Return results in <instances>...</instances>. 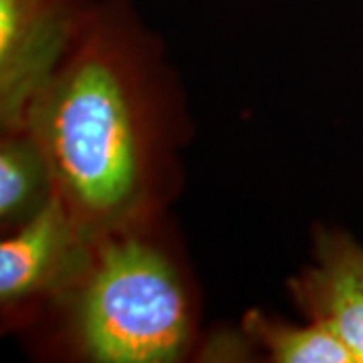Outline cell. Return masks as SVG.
<instances>
[{"label": "cell", "mask_w": 363, "mask_h": 363, "mask_svg": "<svg viewBox=\"0 0 363 363\" xmlns=\"http://www.w3.org/2000/svg\"><path fill=\"white\" fill-rule=\"evenodd\" d=\"M121 45L91 14L21 125L45 152L55 196L95 240L138 226L152 194V119Z\"/></svg>", "instance_id": "obj_1"}, {"label": "cell", "mask_w": 363, "mask_h": 363, "mask_svg": "<svg viewBox=\"0 0 363 363\" xmlns=\"http://www.w3.org/2000/svg\"><path fill=\"white\" fill-rule=\"evenodd\" d=\"M75 350L99 363L178 362L192 343L184 279L138 226L99 236L63 297Z\"/></svg>", "instance_id": "obj_2"}, {"label": "cell", "mask_w": 363, "mask_h": 363, "mask_svg": "<svg viewBox=\"0 0 363 363\" xmlns=\"http://www.w3.org/2000/svg\"><path fill=\"white\" fill-rule=\"evenodd\" d=\"M83 0H0V119L21 128L91 18Z\"/></svg>", "instance_id": "obj_3"}, {"label": "cell", "mask_w": 363, "mask_h": 363, "mask_svg": "<svg viewBox=\"0 0 363 363\" xmlns=\"http://www.w3.org/2000/svg\"><path fill=\"white\" fill-rule=\"evenodd\" d=\"M93 245L95 238L52 196L37 216L14 228L0 245L2 309L13 313L63 297L85 271Z\"/></svg>", "instance_id": "obj_4"}, {"label": "cell", "mask_w": 363, "mask_h": 363, "mask_svg": "<svg viewBox=\"0 0 363 363\" xmlns=\"http://www.w3.org/2000/svg\"><path fill=\"white\" fill-rule=\"evenodd\" d=\"M317 260L289 289L309 321L335 331L363 363V247L343 233H319Z\"/></svg>", "instance_id": "obj_5"}, {"label": "cell", "mask_w": 363, "mask_h": 363, "mask_svg": "<svg viewBox=\"0 0 363 363\" xmlns=\"http://www.w3.org/2000/svg\"><path fill=\"white\" fill-rule=\"evenodd\" d=\"M55 196L51 168L26 128L6 130L0 142V222L18 228L37 216Z\"/></svg>", "instance_id": "obj_6"}, {"label": "cell", "mask_w": 363, "mask_h": 363, "mask_svg": "<svg viewBox=\"0 0 363 363\" xmlns=\"http://www.w3.org/2000/svg\"><path fill=\"white\" fill-rule=\"evenodd\" d=\"M248 337L277 363H359L350 345L335 331L317 321L291 325L272 321L259 311L245 319Z\"/></svg>", "instance_id": "obj_7"}]
</instances>
